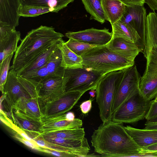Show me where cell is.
<instances>
[{
  "instance_id": "cb8c5ba5",
  "label": "cell",
  "mask_w": 157,
  "mask_h": 157,
  "mask_svg": "<svg viewBox=\"0 0 157 157\" xmlns=\"http://www.w3.org/2000/svg\"><path fill=\"white\" fill-rule=\"evenodd\" d=\"M22 6L50 8L57 13L75 0H20Z\"/></svg>"
},
{
  "instance_id": "7a4b0ae2",
  "label": "cell",
  "mask_w": 157,
  "mask_h": 157,
  "mask_svg": "<svg viewBox=\"0 0 157 157\" xmlns=\"http://www.w3.org/2000/svg\"><path fill=\"white\" fill-rule=\"evenodd\" d=\"M64 36L52 26L42 25L29 31L21 40L11 66L17 73L54 44L63 41Z\"/></svg>"
},
{
  "instance_id": "2e32d148",
  "label": "cell",
  "mask_w": 157,
  "mask_h": 157,
  "mask_svg": "<svg viewBox=\"0 0 157 157\" xmlns=\"http://www.w3.org/2000/svg\"><path fill=\"white\" fill-rule=\"evenodd\" d=\"M21 6L20 0H0V22L17 26Z\"/></svg>"
},
{
  "instance_id": "5b68a950",
  "label": "cell",
  "mask_w": 157,
  "mask_h": 157,
  "mask_svg": "<svg viewBox=\"0 0 157 157\" xmlns=\"http://www.w3.org/2000/svg\"><path fill=\"white\" fill-rule=\"evenodd\" d=\"M37 85L34 82L18 76L13 69L8 74L2 94L4 99H1L0 104L3 105L6 112L10 115L12 111V106L20 98L38 97Z\"/></svg>"
},
{
  "instance_id": "f1b7e54d",
  "label": "cell",
  "mask_w": 157,
  "mask_h": 157,
  "mask_svg": "<svg viewBox=\"0 0 157 157\" xmlns=\"http://www.w3.org/2000/svg\"><path fill=\"white\" fill-rule=\"evenodd\" d=\"M69 39L65 42L66 44L71 50L79 56H81L89 50L96 46L72 38Z\"/></svg>"
},
{
  "instance_id": "8d00e7d4",
  "label": "cell",
  "mask_w": 157,
  "mask_h": 157,
  "mask_svg": "<svg viewBox=\"0 0 157 157\" xmlns=\"http://www.w3.org/2000/svg\"><path fill=\"white\" fill-rule=\"evenodd\" d=\"M92 101L90 99L82 102L80 106L82 113L84 114L87 113L92 107Z\"/></svg>"
},
{
  "instance_id": "ee69618b",
  "label": "cell",
  "mask_w": 157,
  "mask_h": 157,
  "mask_svg": "<svg viewBox=\"0 0 157 157\" xmlns=\"http://www.w3.org/2000/svg\"><path fill=\"white\" fill-rule=\"evenodd\" d=\"M152 101L155 102H157V96L154 100Z\"/></svg>"
},
{
  "instance_id": "603a6c76",
  "label": "cell",
  "mask_w": 157,
  "mask_h": 157,
  "mask_svg": "<svg viewBox=\"0 0 157 157\" xmlns=\"http://www.w3.org/2000/svg\"><path fill=\"white\" fill-rule=\"evenodd\" d=\"M14 124L26 133L35 132L40 133L41 123L36 121L13 110L10 116Z\"/></svg>"
},
{
  "instance_id": "e0dca14e",
  "label": "cell",
  "mask_w": 157,
  "mask_h": 157,
  "mask_svg": "<svg viewBox=\"0 0 157 157\" xmlns=\"http://www.w3.org/2000/svg\"><path fill=\"white\" fill-rule=\"evenodd\" d=\"M106 47L113 52L134 58L140 52H142V50L136 44L121 38H112Z\"/></svg>"
},
{
  "instance_id": "d6a6232c",
  "label": "cell",
  "mask_w": 157,
  "mask_h": 157,
  "mask_svg": "<svg viewBox=\"0 0 157 157\" xmlns=\"http://www.w3.org/2000/svg\"><path fill=\"white\" fill-rule=\"evenodd\" d=\"M40 151L43 152L56 156L59 157H75L74 155L68 152L52 150L44 147H40Z\"/></svg>"
},
{
  "instance_id": "7c38bea8",
  "label": "cell",
  "mask_w": 157,
  "mask_h": 157,
  "mask_svg": "<svg viewBox=\"0 0 157 157\" xmlns=\"http://www.w3.org/2000/svg\"><path fill=\"white\" fill-rule=\"evenodd\" d=\"M68 38H72L80 41L96 46L106 45L111 40L112 32L108 29H98L92 28L77 32H68L65 34Z\"/></svg>"
},
{
  "instance_id": "277c9868",
  "label": "cell",
  "mask_w": 157,
  "mask_h": 157,
  "mask_svg": "<svg viewBox=\"0 0 157 157\" xmlns=\"http://www.w3.org/2000/svg\"><path fill=\"white\" fill-rule=\"evenodd\" d=\"M125 70L112 71L103 75L97 85L95 89L96 101L99 110V116L103 123L112 120L115 94Z\"/></svg>"
},
{
  "instance_id": "30bf717a",
  "label": "cell",
  "mask_w": 157,
  "mask_h": 157,
  "mask_svg": "<svg viewBox=\"0 0 157 157\" xmlns=\"http://www.w3.org/2000/svg\"><path fill=\"white\" fill-rule=\"evenodd\" d=\"M84 93L77 91L65 92L51 102H40L42 117L65 113L74 107Z\"/></svg>"
},
{
  "instance_id": "4dcf8cb0",
  "label": "cell",
  "mask_w": 157,
  "mask_h": 157,
  "mask_svg": "<svg viewBox=\"0 0 157 157\" xmlns=\"http://www.w3.org/2000/svg\"><path fill=\"white\" fill-rule=\"evenodd\" d=\"M13 54L8 56L0 63V90L2 94L4 93V86L7 80L10 69V62Z\"/></svg>"
},
{
  "instance_id": "e575fe53",
  "label": "cell",
  "mask_w": 157,
  "mask_h": 157,
  "mask_svg": "<svg viewBox=\"0 0 157 157\" xmlns=\"http://www.w3.org/2000/svg\"><path fill=\"white\" fill-rule=\"evenodd\" d=\"M14 137L17 140L32 149L40 151V147L36 144L24 139L17 133L14 135Z\"/></svg>"
},
{
  "instance_id": "83f0119b",
  "label": "cell",
  "mask_w": 157,
  "mask_h": 157,
  "mask_svg": "<svg viewBox=\"0 0 157 157\" xmlns=\"http://www.w3.org/2000/svg\"><path fill=\"white\" fill-rule=\"evenodd\" d=\"M85 133L83 128L73 129L60 130L40 135L44 139L62 138L75 140H82L85 137Z\"/></svg>"
},
{
  "instance_id": "74e56055",
  "label": "cell",
  "mask_w": 157,
  "mask_h": 157,
  "mask_svg": "<svg viewBox=\"0 0 157 157\" xmlns=\"http://www.w3.org/2000/svg\"><path fill=\"white\" fill-rule=\"evenodd\" d=\"M125 5L144 6V0H121Z\"/></svg>"
},
{
  "instance_id": "5bb4252c",
  "label": "cell",
  "mask_w": 157,
  "mask_h": 157,
  "mask_svg": "<svg viewBox=\"0 0 157 157\" xmlns=\"http://www.w3.org/2000/svg\"><path fill=\"white\" fill-rule=\"evenodd\" d=\"M82 120L75 118L73 121L67 120L66 113L57 115L42 117L40 128V135L60 130L73 129L81 128Z\"/></svg>"
},
{
  "instance_id": "52a82bcc",
  "label": "cell",
  "mask_w": 157,
  "mask_h": 157,
  "mask_svg": "<svg viewBox=\"0 0 157 157\" xmlns=\"http://www.w3.org/2000/svg\"><path fill=\"white\" fill-rule=\"evenodd\" d=\"M148 101L140 92L123 104L113 115L112 120L121 123H133L143 120L149 109Z\"/></svg>"
},
{
  "instance_id": "ac0fdd59",
  "label": "cell",
  "mask_w": 157,
  "mask_h": 157,
  "mask_svg": "<svg viewBox=\"0 0 157 157\" xmlns=\"http://www.w3.org/2000/svg\"><path fill=\"white\" fill-rule=\"evenodd\" d=\"M149 50L157 52V13H149L147 15L145 38L142 53Z\"/></svg>"
},
{
  "instance_id": "d6986e66",
  "label": "cell",
  "mask_w": 157,
  "mask_h": 157,
  "mask_svg": "<svg viewBox=\"0 0 157 157\" xmlns=\"http://www.w3.org/2000/svg\"><path fill=\"white\" fill-rule=\"evenodd\" d=\"M128 133L142 148L157 143V129H140L130 126L125 127Z\"/></svg>"
},
{
  "instance_id": "836d02e7",
  "label": "cell",
  "mask_w": 157,
  "mask_h": 157,
  "mask_svg": "<svg viewBox=\"0 0 157 157\" xmlns=\"http://www.w3.org/2000/svg\"><path fill=\"white\" fill-rule=\"evenodd\" d=\"M156 117H157V102H155L151 101L145 118L147 121H149Z\"/></svg>"
},
{
  "instance_id": "7402d4cb",
  "label": "cell",
  "mask_w": 157,
  "mask_h": 157,
  "mask_svg": "<svg viewBox=\"0 0 157 157\" xmlns=\"http://www.w3.org/2000/svg\"><path fill=\"white\" fill-rule=\"evenodd\" d=\"M62 55L61 66L65 69L82 68L83 67V59L81 56L76 54L67 46L64 40L57 45Z\"/></svg>"
},
{
  "instance_id": "484cf974",
  "label": "cell",
  "mask_w": 157,
  "mask_h": 157,
  "mask_svg": "<svg viewBox=\"0 0 157 157\" xmlns=\"http://www.w3.org/2000/svg\"><path fill=\"white\" fill-rule=\"evenodd\" d=\"M60 42L57 43L51 46L33 62L17 73V75L20 76L25 74L38 69L45 66L52 54L58 48L57 45Z\"/></svg>"
},
{
  "instance_id": "f546056e",
  "label": "cell",
  "mask_w": 157,
  "mask_h": 157,
  "mask_svg": "<svg viewBox=\"0 0 157 157\" xmlns=\"http://www.w3.org/2000/svg\"><path fill=\"white\" fill-rule=\"evenodd\" d=\"M50 12H53V10L50 8L21 5L20 9L19 15L20 17H34Z\"/></svg>"
},
{
  "instance_id": "b9f144b4",
  "label": "cell",
  "mask_w": 157,
  "mask_h": 157,
  "mask_svg": "<svg viewBox=\"0 0 157 157\" xmlns=\"http://www.w3.org/2000/svg\"><path fill=\"white\" fill-rule=\"evenodd\" d=\"M89 94H90V97L92 98H94L96 96V93L95 90H91L89 92Z\"/></svg>"
},
{
  "instance_id": "ab89813d",
  "label": "cell",
  "mask_w": 157,
  "mask_h": 157,
  "mask_svg": "<svg viewBox=\"0 0 157 157\" xmlns=\"http://www.w3.org/2000/svg\"><path fill=\"white\" fill-rule=\"evenodd\" d=\"M144 129H157V123L151 122L147 121L145 124V127Z\"/></svg>"
},
{
  "instance_id": "9c48e42d",
  "label": "cell",
  "mask_w": 157,
  "mask_h": 157,
  "mask_svg": "<svg viewBox=\"0 0 157 157\" xmlns=\"http://www.w3.org/2000/svg\"><path fill=\"white\" fill-rule=\"evenodd\" d=\"M143 54L146 64L145 71L140 78V92L146 99L151 101L157 96V52L149 50Z\"/></svg>"
},
{
  "instance_id": "4316f807",
  "label": "cell",
  "mask_w": 157,
  "mask_h": 157,
  "mask_svg": "<svg viewBox=\"0 0 157 157\" xmlns=\"http://www.w3.org/2000/svg\"><path fill=\"white\" fill-rule=\"evenodd\" d=\"M85 9L94 19L103 24L106 21L102 5V0H81Z\"/></svg>"
},
{
  "instance_id": "ba28073f",
  "label": "cell",
  "mask_w": 157,
  "mask_h": 157,
  "mask_svg": "<svg viewBox=\"0 0 157 157\" xmlns=\"http://www.w3.org/2000/svg\"><path fill=\"white\" fill-rule=\"evenodd\" d=\"M141 77L136 65L125 70L115 94L112 107L113 115L123 104L140 92Z\"/></svg>"
},
{
  "instance_id": "9a60e30c",
  "label": "cell",
  "mask_w": 157,
  "mask_h": 157,
  "mask_svg": "<svg viewBox=\"0 0 157 157\" xmlns=\"http://www.w3.org/2000/svg\"><path fill=\"white\" fill-rule=\"evenodd\" d=\"M12 110L41 123L42 114L40 102L38 97H21L13 105Z\"/></svg>"
},
{
  "instance_id": "44dd1931",
  "label": "cell",
  "mask_w": 157,
  "mask_h": 157,
  "mask_svg": "<svg viewBox=\"0 0 157 157\" xmlns=\"http://www.w3.org/2000/svg\"><path fill=\"white\" fill-rule=\"evenodd\" d=\"M102 5L105 20L111 25L121 20L125 10L121 0H102Z\"/></svg>"
},
{
  "instance_id": "1f68e13d",
  "label": "cell",
  "mask_w": 157,
  "mask_h": 157,
  "mask_svg": "<svg viewBox=\"0 0 157 157\" xmlns=\"http://www.w3.org/2000/svg\"><path fill=\"white\" fill-rule=\"evenodd\" d=\"M14 26L0 22V41L8 37L16 30Z\"/></svg>"
},
{
  "instance_id": "60d3db41",
  "label": "cell",
  "mask_w": 157,
  "mask_h": 157,
  "mask_svg": "<svg viewBox=\"0 0 157 157\" xmlns=\"http://www.w3.org/2000/svg\"><path fill=\"white\" fill-rule=\"evenodd\" d=\"M66 117L67 120L69 121H73L75 118L74 114L71 112L66 113Z\"/></svg>"
},
{
  "instance_id": "8992f818",
  "label": "cell",
  "mask_w": 157,
  "mask_h": 157,
  "mask_svg": "<svg viewBox=\"0 0 157 157\" xmlns=\"http://www.w3.org/2000/svg\"><path fill=\"white\" fill-rule=\"evenodd\" d=\"M103 76L84 66L82 68L65 69L63 80L65 92L77 91L85 93L91 89L95 90Z\"/></svg>"
},
{
  "instance_id": "6da1fadb",
  "label": "cell",
  "mask_w": 157,
  "mask_h": 157,
  "mask_svg": "<svg viewBox=\"0 0 157 157\" xmlns=\"http://www.w3.org/2000/svg\"><path fill=\"white\" fill-rule=\"evenodd\" d=\"M91 146L100 156L138 157L142 148L126 130L122 123L112 120L102 124L91 136Z\"/></svg>"
},
{
  "instance_id": "f35d334b",
  "label": "cell",
  "mask_w": 157,
  "mask_h": 157,
  "mask_svg": "<svg viewBox=\"0 0 157 157\" xmlns=\"http://www.w3.org/2000/svg\"><path fill=\"white\" fill-rule=\"evenodd\" d=\"M144 1L153 12L157 11V0H144Z\"/></svg>"
},
{
  "instance_id": "8fae6325",
  "label": "cell",
  "mask_w": 157,
  "mask_h": 157,
  "mask_svg": "<svg viewBox=\"0 0 157 157\" xmlns=\"http://www.w3.org/2000/svg\"><path fill=\"white\" fill-rule=\"evenodd\" d=\"M36 89L41 103L51 102L65 92L63 77H46L38 83Z\"/></svg>"
},
{
  "instance_id": "4fadbf2b",
  "label": "cell",
  "mask_w": 157,
  "mask_h": 157,
  "mask_svg": "<svg viewBox=\"0 0 157 157\" xmlns=\"http://www.w3.org/2000/svg\"><path fill=\"white\" fill-rule=\"evenodd\" d=\"M147 15L144 6L125 5L124 12L121 19L137 32L141 38L142 49L145 37Z\"/></svg>"
},
{
  "instance_id": "3957f363",
  "label": "cell",
  "mask_w": 157,
  "mask_h": 157,
  "mask_svg": "<svg viewBox=\"0 0 157 157\" xmlns=\"http://www.w3.org/2000/svg\"><path fill=\"white\" fill-rule=\"evenodd\" d=\"M81 56L83 66L103 75L112 71L128 68L135 64V58L113 52L109 50L106 45L93 47Z\"/></svg>"
},
{
  "instance_id": "d590c367",
  "label": "cell",
  "mask_w": 157,
  "mask_h": 157,
  "mask_svg": "<svg viewBox=\"0 0 157 157\" xmlns=\"http://www.w3.org/2000/svg\"><path fill=\"white\" fill-rule=\"evenodd\" d=\"M142 153L139 157H141L145 154H152L157 153V143L142 148Z\"/></svg>"
},
{
  "instance_id": "ffe728a7",
  "label": "cell",
  "mask_w": 157,
  "mask_h": 157,
  "mask_svg": "<svg viewBox=\"0 0 157 157\" xmlns=\"http://www.w3.org/2000/svg\"><path fill=\"white\" fill-rule=\"evenodd\" d=\"M112 38H121L136 44L142 50L140 37L136 30L121 20L111 25Z\"/></svg>"
},
{
  "instance_id": "7bdbcfd3",
  "label": "cell",
  "mask_w": 157,
  "mask_h": 157,
  "mask_svg": "<svg viewBox=\"0 0 157 157\" xmlns=\"http://www.w3.org/2000/svg\"><path fill=\"white\" fill-rule=\"evenodd\" d=\"M150 122L157 123V117L153 118L149 121H147Z\"/></svg>"
},
{
  "instance_id": "d4e9b609",
  "label": "cell",
  "mask_w": 157,
  "mask_h": 157,
  "mask_svg": "<svg viewBox=\"0 0 157 157\" xmlns=\"http://www.w3.org/2000/svg\"><path fill=\"white\" fill-rule=\"evenodd\" d=\"M21 33L15 31L7 38L0 41V63L17 49L18 43L21 40Z\"/></svg>"
}]
</instances>
